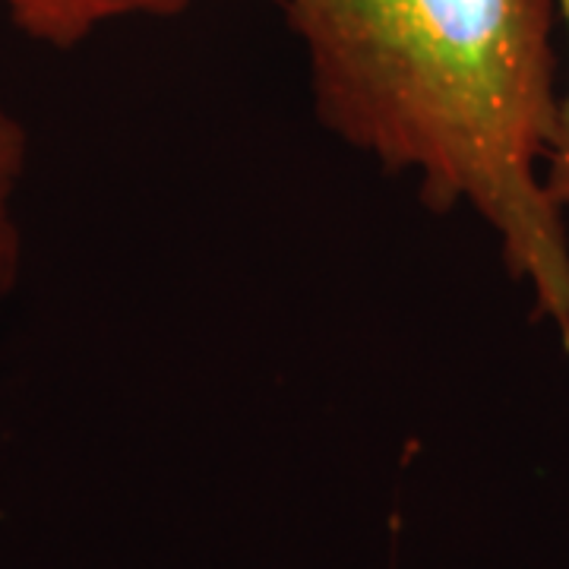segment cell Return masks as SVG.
<instances>
[{"instance_id": "cell-3", "label": "cell", "mask_w": 569, "mask_h": 569, "mask_svg": "<svg viewBox=\"0 0 569 569\" xmlns=\"http://www.w3.org/2000/svg\"><path fill=\"white\" fill-rule=\"evenodd\" d=\"M26 168V130L0 104V284L10 282L20 260V231L13 216V200Z\"/></svg>"}, {"instance_id": "cell-2", "label": "cell", "mask_w": 569, "mask_h": 569, "mask_svg": "<svg viewBox=\"0 0 569 569\" xmlns=\"http://www.w3.org/2000/svg\"><path fill=\"white\" fill-rule=\"evenodd\" d=\"M29 39L73 48L104 22L123 17H168L190 0H0Z\"/></svg>"}, {"instance_id": "cell-1", "label": "cell", "mask_w": 569, "mask_h": 569, "mask_svg": "<svg viewBox=\"0 0 569 569\" xmlns=\"http://www.w3.org/2000/svg\"><path fill=\"white\" fill-rule=\"evenodd\" d=\"M323 123L488 224L569 351V238L545 183L560 96L553 0H279Z\"/></svg>"}, {"instance_id": "cell-4", "label": "cell", "mask_w": 569, "mask_h": 569, "mask_svg": "<svg viewBox=\"0 0 569 569\" xmlns=\"http://www.w3.org/2000/svg\"><path fill=\"white\" fill-rule=\"evenodd\" d=\"M557 17L563 20L569 36V0H553ZM545 183H548L550 197L560 203V209H569V86L560 96V111H557V130L548 149V162H545Z\"/></svg>"}]
</instances>
